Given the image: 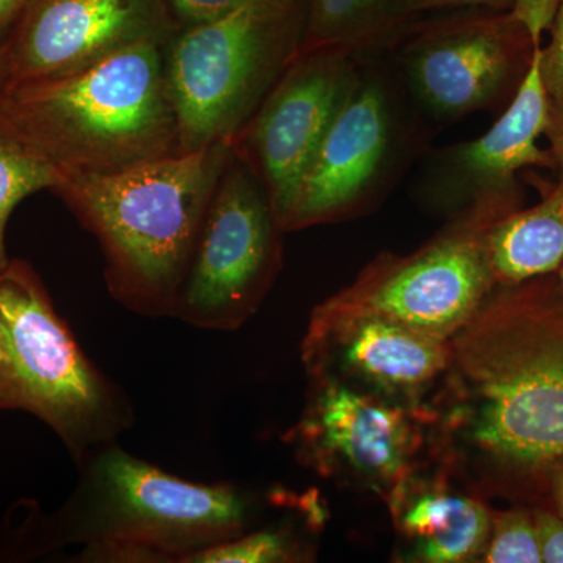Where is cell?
Listing matches in <instances>:
<instances>
[{
  "mask_svg": "<svg viewBox=\"0 0 563 563\" xmlns=\"http://www.w3.org/2000/svg\"><path fill=\"white\" fill-rule=\"evenodd\" d=\"M455 428L521 468L563 457V284L558 273L496 284L450 340Z\"/></svg>",
  "mask_w": 563,
  "mask_h": 563,
  "instance_id": "obj_1",
  "label": "cell"
},
{
  "mask_svg": "<svg viewBox=\"0 0 563 563\" xmlns=\"http://www.w3.org/2000/svg\"><path fill=\"white\" fill-rule=\"evenodd\" d=\"M231 152L220 143L107 176L65 174L54 192L101 244L114 301L172 317Z\"/></svg>",
  "mask_w": 563,
  "mask_h": 563,
  "instance_id": "obj_2",
  "label": "cell"
},
{
  "mask_svg": "<svg viewBox=\"0 0 563 563\" xmlns=\"http://www.w3.org/2000/svg\"><path fill=\"white\" fill-rule=\"evenodd\" d=\"M162 43L57 79L7 85L0 121L63 174L107 176L180 154Z\"/></svg>",
  "mask_w": 563,
  "mask_h": 563,
  "instance_id": "obj_3",
  "label": "cell"
},
{
  "mask_svg": "<svg viewBox=\"0 0 563 563\" xmlns=\"http://www.w3.org/2000/svg\"><path fill=\"white\" fill-rule=\"evenodd\" d=\"M79 465L80 483L57 529L63 543L84 548V562L187 563L250 523L251 503L239 488L180 479L117 442Z\"/></svg>",
  "mask_w": 563,
  "mask_h": 563,
  "instance_id": "obj_4",
  "label": "cell"
},
{
  "mask_svg": "<svg viewBox=\"0 0 563 563\" xmlns=\"http://www.w3.org/2000/svg\"><path fill=\"white\" fill-rule=\"evenodd\" d=\"M0 410H25L51 426L77 463L117 442L131 404L80 350L27 262L0 274Z\"/></svg>",
  "mask_w": 563,
  "mask_h": 563,
  "instance_id": "obj_5",
  "label": "cell"
},
{
  "mask_svg": "<svg viewBox=\"0 0 563 563\" xmlns=\"http://www.w3.org/2000/svg\"><path fill=\"white\" fill-rule=\"evenodd\" d=\"M306 16L307 0H254L169 36L163 73L181 152L232 144L301 52Z\"/></svg>",
  "mask_w": 563,
  "mask_h": 563,
  "instance_id": "obj_6",
  "label": "cell"
},
{
  "mask_svg": "<svg viewBox=\"0 0 563 563\" xmlns=\"http://www.w3.org/2000/svg\"><path fill=\"white\" fill-rule=\"evenodd\" d=\"M521 196L520 188L477 198L420 250L379 255L350 287L320 303L310 320L380 318L450 342L498 284L488 232L521 209Z\"/></svg>",
  "mask_w": 563,
  "mask_h": 563,
  "instance_id": "obj_7",
  "label": "cell"
},
{
  "mask_svg": "<svg viewBox=\"0 0 563 563\" xmlns=\"http://www.w3.org/2000/svg\"><path fill=\"white\" fill-rule=\"evenodd\" d=\"M455 11L415 18L385 51L395 58L406 95L437 122L506 109L542 46L510 10Z\"/></svg>",
  "mask_w": 563,
  "mask_h": 563,
  "instance_id": "obj_8",
  "label": "cell"
},
{
  "mask_svg": "<svg viewBox=\"0 0 563 563\" xmlns=\"http://www.w3.org/2000/svg\"><path fill=\"white\" fill-rule=\"evenodd\" d=\"M362 54L299 187L285 232L346 220L376 201L401 168L413 133L395 68Z\"/></svg>",
  "mask_w": 563,
  "mask_h": 563,
  "instance_id": "obj_9",
  "label": "cell"
},
{
  "mask_svg": "<svg viewBox=\"0 0 563 563\" xmlns=\"http://www.w3.org/2000/svg\"><path fill=\"white\" fill-rule=\"evenodd\" d=\"M282 233L268 192L231 152L172 318L209 331L231 332L243 325L279 273Z\"/></svg>",
  "mask_w": 563,
  "mask_h": 563,
  "instance_id": "obj_10",
  "label": "cell"
},
{
  "mask_svg": "<svg viewBox=\"0 0 563 563\" xmlns=\"http://www.w3.org/2000/svg\"><path fill=\"white\" fill-rule=\"evenodd\" d=\"M362 54L299 52L242 132L233 154L255 174L285 232L296 196L342 103Z\"/></svg>",
  "mask_w": 563,
  "mask_h": 563,
  "instance_id": "obj_11",
  "label": "cell"
},
{
  "mask_svg": "<svg viewBox=\"0 0 563 563\" xmlns=\"http://www.w3.org/2000/svg\"><path fill=\"white\" fill-rule=\"evenodd\" d=\"M177 29L165 0H29L0 47L7 85L70 76Z\"/></svg>",
  "mask_w": 563,
  "mask_h": 563,
  "instance_id": "obj_12",
  "label": "cell"
},
{
  "mask_svg": "<svg viewBox=\"0 0 563 563\" xmlns=\"http://www.w3.org/2000/svg\"><path fill=\"white\" fill-rule=\"evenodd\" d=\"M295 435L322 472L343 466L388 495L406 481L412 424L401 407L380 396L340 380H314L312 402Z\"/></svg>",
  "mask_w": 563,
  "mask_h": 563,
  "instance_id": "obj_13",
  "label": "cell"
},
{
  "mask_svg": "<svg viewBox=\"0 0 563 563\" xmlns=\"http://www.w3.org/2000/svg\"><path fill=\"white\" fill-rule=\"evenodd\" d=\"M302 358L314 380L362 383L380 398H413L446 372L450 342L380 318L310 320Z\"/></svg>",
  "mask_w": 563,
  "mask_h": 563,
  "instance_id": "obj_14",
  "label": "cell"
},
{
  "mask_svg": "<svg viewBox=\"0 0 563 563\" xmlns=\"http://www.w3.org/2000/svg\"><path fill=\"white\" fill-rule=\"evenodd\" d=\"M542 47H537L520 90L492 129L437 155L426 181L440 201L466 207L481 196L518 190L517 174L529 166L555 169L553 154L539 146L551 103L540 68Z\"/></svg>",
  "mask_w": 563,
  "mask_h": 563,
  "instance_id": "obj_15",
  "label": "cell"
},
{
  "mask_svg": "<svg viewBox=\"0 0 563 563\" xmlns=\"http://www.w3.org/2000/svg\"><path fill=\"white\" fill-rule=\"evenodd\" d=\"M390 506L412 561L468 562L484 551L492 514L470 496L435 484L410 488L406 479L391 493Z\"/></svg>",
  "mask_w": 563,
  "mask_h": 563,
  "instance_id": "obj_16",
  "label": "cell"
},
{
  "mask_svg": "<svg viewBox=\"0 0 563 563\" xmlns=\"http://www.w3.org/2000/svg\"><path fill=\"white\" fill-rule=\"evenodd\" d=\"M488 254L498 284L558 273L563 262V174L542 190V201L496 221Z\"/></svg>",
  "mask_w": 563,
  "mask_h": 563,
  "instance_id": "obj_17",
  "label": "cell"
},
{
  "mask_svg": "<svg viewBox=\"0 0 563 563\" xmlns=\"http://www.w3.org/2000/svg\"><path fill=\"white\" fill-rule=\"evenodd\" d=\"M415 18L410 0H307L301 52H385Z\"/></svg>",
  "mask_w": 563,
  "mask_h": 563,
  "instance_id": "obj_18",
  "label": "cell"
},
{
  "mask_svg": "<svg viewBox=\"0 0 563 563\" xmlns=\"http://www.w3.org/2000/svg\"><path fill=\"white\" fill-rule=\"evenodd\" d=\"M65 174L0 121V274L9 266L5 229L18 203L41 190L54 191Z\"/></svg>",
  "mask_w": 563,
  "mask_h": 563,
  "instance_id": "obj_19",
  "label": "cell"
},
{
  "mask_svg": "<svg viewBox=\"0 0 563 563\" xmlns=\"http://www.w3.org/2000/svg\"><path fill=\"white\" fill-rule=\"evenodd\" d=\"M479 558L477 561L485 563L543 562L533 514L514 509L492 517L490 533Z\"/></svg>",
  "mask_w": 563,
  "mask_h": 563,
  "instance_id": "obj_20",
  "label": "cell"
},
{
  "mask_svg": "<svg viewBox=\"0 0 563 563\" xmlns=\"http://www.w3.org/2000/svg\"><path fill=\"white\" fill-rule=\"evenodd\" d=\"M298 544L285 529L243 532L195 554L187 563H280L296 561Z\"/></svg>",
  "mask_w": 563,
  "mask_h": 563,
  "instance_id": "obj_21",
  "label": "cell"
},
{
  "mask_svg": "<svg viewBox=\"0 0 563 563\" xmlns=\"http://www.w3.org/2000/svg\"><path fill=\"white\" fill-rule=\"evenodd\" d=\"M177 27L206 24L242 9L254 0H165Z\"/></svg>",
  "mask_w": 563,
  "mask_h": 563,
  "instance_id": "obj_22",
  "label": "cell"
},
{
  "mask_svg": "<svg viewBox=\"0 0 563 563\" xmlns=\"http://www.w3.org/2000/svg\"><path fill=\"white\" fill-rule=\"evenodd\" d=\"M550 32V43L542 47L540 68L551 101L563 106V0H559Z\"/></svg>",
  "mask_w": 563,
  "mask_h": 563,
  "instance_id": "obj_23",
  "label": "cell"
},
{
  "mask_svg": "<svg viewBox=\"0 0 563 563\" xmlns=\"http://www.w3.org/2000/svg\"><path fill=\"white\" fill-rule=\"evenodd\" d=\"M558 3L559 0H514L509 10L525 25L533 43L542 44L543 33L553 25Z\"/></svg>",
  "mask_w": 563,
  "mask_h": 563,
  "instance_id": "obj_24",
  "label": "cell"
},
{
  "mask_svg": "<svg viewBox=\"0 0 563 563\" xmlns=\"http://www.w3.org/2000/svg\"><path fill=\"white\" fill-rule=\"evenodd\" d=\"M533 518L542 544L543 562L563 563V518L547 510H536Z\"/></svg>",
  "mask_w": 563,
  "mask_h": 563,
  "instance_id": "obj_25",
  "label": "cell"
},
{
  "mask_svg": "<svg viewBox=\"0 0 563 563\" xmlns=\"http://www.w3.org/2000/svg\"><path fill=\"white\" fill-rule=\"evenodd\" d=\"M514 0H410L415 14L443 10L496 9L509 10Z\"/></svg>",
  "mask_w": 563,
  "mask_h": 563,
  "instance_id": "obj_26",
  "label": "cell"
},
{
  "mask_svg": "<svg viewBox=\"0 0 563 563\" xmlns=\"http://www.w3.org/2000/svg\"><path fill=\"white\" fill-rule=\"evenodd\" d=\"M543 135L550 141L548 150L553 154L554 172L563 174V106L551 101Z\"/></svg>",
  "mask_w": 563,
  "mask_h": 563,
  "instance_id": "obj_27",
  "label": "cell"
},
{
  "mask_svg": "<svg viewBox=\"0 0 563 563\" xmlns=\"http://www.w3.org/2000/svg\"><path fill=\"white\" fill-rule=\"evenodd\" d=\"M27 2L29 0H0V47L9 38Z\"/></svg>",
  "mask_w": 563,
  "mask_h": 563,
  "instance_id": "obj_28",
  "label": "cell"
},
{
  "mask_svg": "<svg viewBox=\"0 0 563 563\" xmlns=\"http://www.w3.org/2000/svg\"><path fill=\"white\" fill-rule=\"evenodd\" d=\"M547 468L550 495L553 499L555 515L563 518V457L555 459L542 466Z\"/></svg>",
  "mask_w": 563,
  "mask_h": 563,
  "instance_id": "obj_29",
  "label": "cell"
},
{
  "mask_svg": "<svg viewBox=\"0 0 563 563\" xmlns=\"http://www.w3.org/2000/svg\"><path fill=\"white\" fill-rule=\"evenodd\" d=\"M9 84V74H7V63L3 58L2 51H0V91Z\"/></svg>",
  "mask_w": 563,
  "mask_h": 563,
  "instance_id": "obj_30",
  "label": "cell"
},
{
  "mask_svg": "<svg viewBox=\"0 0 563 563\" xmlns=\"http://www.w3.org/2000/svg\"><path fill=\"white\" fill-rule=\"evenodd\" d=\"M558 276H559V279H561V282L563 284V262H562L561 268H559Z\"/></svg>",
  "mask_w": 563,
  "mask_h": 563,
  "instance_id": "obj_31",
  "label": "cell"
}]
</instances>
